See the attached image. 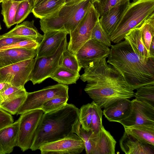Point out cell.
Masks as SVG:
<instances>
[{
    "label": "cell",
    "instance_id": "obj_15",
    "mask_svg": "<svg viewBox=\"0 0 154 154\" xmlns=\"http://www.w3.org/2000/svg\"><path fill=\"white\" fill-rule=\"evenodd\" d=\"M94 143L92 154H115L116 141L103 126L97 134L91 136Z\"/></svg>",
    "mask_w": 154,
    "mask_h": 154
},
{
    "label": "cell",
    "instance_id": "obj_37",
    "mask_svg": "<svg viewBox=\"0 0 154 154\" xmlns=\"http://www.w3.org/2000/svg\"><path fill=\"white\" fill-rule=\"evenodd\" d=\"M41 41L38 39L30 38L0 48V51L11 48H24L36 50L38 48Z\"/></svg>",
    "mask_w": 154,
    "mask_h": 154
},
{
    "label": "cell",
    "instance_id": "obj_22",
    "mask_svg": "<svg viewBox=\"0 0 154 154\" xmlns=\"http://www.w3.org/2000/svg\"><path fill=\"white\" fill-rule=\"evenodd\" d=\"M66 0H44L33 8L35 17L41 19L51 16L65 5Z\"/></svg>",
    "mask_w": 154,
    "mask_h": 154
},
{
    "label": "cell",
    "instance_id": "obj_25",
    "mask_svg": "<svg viewBox=\"0 0 154 154\" xmlns=\"http://www.w3.org/2000/svg\"><path fill=\"white\" fill-rule=\"evenodd\" d=\"M80 76L79 72L59 66L51 75L50 78L59 83L68 85L76 83Z\"/></svg>",
    "mask_w": 154,
    "mask_h": 154
},
{
    "label": "cell",
    "instance_id": "obj_11",
    "mask_svg": "<svg viewBox=\"0 0 154 154\" xmlns=\"http://www.w3.org/2000/svg\"><path fill=\"white\" fill-rule=\"evenodd\" d=\"M85 148L83 141L73 133L63 138L41 145L42 154H78Z\"/></svg>",
    "mask_w": 154,
    "mask_h": 154
},
{
    "label": "cell",
    "instance_id": "obj_26",
    "mask_svg": "<svg viewBox=\"0 0 154 154\" xmlns=\"http://www.w3.org/2000/svg\"><path fill=\"white\" fill-rule=\"evenodd\" d=\"M20 2L8 0L2 2L1 14L3 17V21L7 28H9L15 24L16 13Z\"/></svg>",
    "mask_w": 154,
    "mask_h": 154
},
{
    "label": "cell",
    "instance_id": "obj_34",
    "mask_svg": "<svg viewBox=\"0 0 154 154\" xmlns=\"http://www.w3.org/2000/svg\"><path fill=\"white\" fill-rule=\"evenodd\" d=\"M32 0H25L21 2L16 11L15 24H18L23 21L32 12Z\"/></svg>",
    "mask_w": 154,
    "mask_h": 154
},
{
    "label": "cell",
    "instance_id": "obj_48",
    "mask_svg": "<svg viewBox=\"0 0 154 154\" xmlns=\"http://www.w3.org/2000/svg\"><path fill=\"white\" fill-rule=\"evenodd\" d=\"M100 0H92V2L94 3L95 2H98Z\"/></svg>",
    "mask_w": 154,
    "mask_h": 154
},
{
    "label": "cell",
    "instance_id": "obj_7",
    "mask_svg": "<svg viewBox=\"0 0 154 154\" xmlns=\"http://www.w3.org/2000/svg\"><path fill=\"white\" fill-rule=\"evenodd\" d=\"M68 90V86L58 83L38 91L27 92L26 98L18 109L17 115H21L32 110L41 109L45 102L54 98L69 97Z\"/></svg>",
    "mask_w": 154,
    "mask_h": 154
},
{
    "label": "cell",
    "instance_id": "obj_6",
    "mask_svg": "<svg viewBox=\"0 0 154 154\" xmlns=\"http://www.w3.org/2000/svg\"><path fill=\"white\" fill-rule=\"evenodd\" d=\"M66 36L63 40L56 51L53 55L35 57L34 63L28 78L33 85L40 84L51 75L60 66L63 52L67 48Z\"/></svg>",
    "mask_w": 154,
    "mask_h": 154
},
{
    "label": "cell",
    "instance_id": "obj_4",
    "mask_svg": "<svg viewBox=\"0 0 154 154\" xmlns=\"http://www.w3.org/2000/svg\"><path fill=\"white\" fill-rule=\"evenodd\" d=\"M93 4L92 0H83L73 5H64L51 16L40 19V29L44 33L50 31L64 30L70 34Z\"/></svg>",
    "mask_w": 154,
    "mask_h": 154
},
{
    "label": "cell",
    "instance_id": "obj_31",
    "mask_svg": "<svg viewBox=\"0 0 154 154\" xmlns=\"http://www.w3.org/2000/svg\"><path fill=\"white\" fill-rule=\"evenodd\" d=\"M91 103L92 107V117L90 128L94 134H97L103 126V111L102 108L94 101Z\"/></svg>",
    "mask_w": 154,
    "mask_h": 154
},
{
    "label": "cell",
    "instance_id": "obj_40",
    "mask_svg": "<svg viewBox=\"0 0 154 154\" xmlns=\"http://www.w3.org/2000/svg\"><path fill=\"white\" fill-rule=\"evenodd\" d=\"M30 38H33L17 36H3L1 35L0 48Z\"/></svg>",
    "mask_w": 154,
    "mask_h": 154
},
{
    "label": "cell",
    "instance_id": "obj_27",
    "mask_svg": "<svg viewBox=\"0 0 154 154\" xmlns=\"http://www.w3.org/2000/svg\"><path fill=\"white\" fill-rule=\"evenodd\" d=\"M142 41L149 52L152 39L154 37V13L151 15L138 28Z\"/></svg>",
    "mask_w": 154,
    "mask_h": 154
},
{
    "label": "cell",
    "instance_id": "obj_47",
    "mask_svg": "<svg viewBox=\"0 0 154 154\" xmlns=\"http://www.w3.org/2000/svg\"><path fill=\"white\" fill-rule=\"evenodd\" d=\"M25 0H12L14 2H21Z\"/></svg>",
    "mask_w": 154,
    "mask_h": 154
},
{
    "label": "cell",
    "instance_id": "obj_39",
    "mask_svg": "<svg viewBox=\"0 0 154 154\" xmlns=\"http://www.w3.org/2000/svg\"><path fill=\"white\" fill-rule=\"evenodd\" d=\"M24 87L11 86L0 94L3 101L11 99L27 93Z\"/></svg>",
    "mask_w": 154,
    "mask_h": 154
},
{
    "label": "cell",
    "instance_id": "obj_20",
    "mask_svg": "<svg viewBox=\"0 0 154 154\" xmlns=\"http://www.w3.org/2000/svg\"><path fill=\"white\" fill-rule=\"evenodd\" d=\"M130 1L117 5L100 17L99 20L101 25L110 36L122 15L129 4Z\"/></svg>",
    "mask_w": 154,
    "mask_h": 154
},
{
    "label": "cell",
    "instance_id": "obj_18",
    "mask_svg": "<svg viewBox=\"0 0 154 154\" xmlns=\"http://www.w3.org/2000/svg\"><path fill=\"white\" fill-rule=\"evenodd\" d=\"M132 107L131 100L122 99L104 108L103 114L109 121L119 122L129 115Z\"/></svg>",
    "mask_w": 154,
    "mask_h": 154
},
{
    "label": "cell",
    "instance_id": "obj_16",
    "mask_svg": "<svg viewBox=\"0 0 154 154\" xmlns=\"http://www.w3.org/2000/svg\"><path fill=\"white\" fill-rule=\"evenodd\" d=\"M37 49L11 48L0 51V68L21 61L33 58Z\"/></svg>",
    "mask_w": 154,
    "mask_h": 154
},
{
    "label": "cell",
    "instance_id": "obj_51",
    "mask_svg": "<svg viewBox=\"0 0 154 154\" xmlns=\"http://www.w3.org/2000/svg\"><path fill=\"white\" fill-rule=\"evenodd\" d=\"M133 1L137 0H133Z\"/></svg>",
    "mask_w": 154,
    "mask_h": 154
},
{
    "label": "cell",
    "instance_id": "obj_10",
    "mask_svg": "<svg viewBox=\"0 0 154 154\" xmlns=\"http://www.w3.org/2000/svg\"><path fill=\"white\" fill-rule=\"evenodd\" d=\"M35 60V58H31L0 68V82L24 87L28 81Z\"/></svg>",
    "mask_w": 154,
    "mask_h": 154
},
{
    "label": "cell",
    "instance_id": "obj_1",
    "mask_svg": "<svg viewBox=\"0 0 154 154\" xmlns=\"http://www.w3.org/2000/svg\"><path fill=\"white\" fill-rule=\"evenodd\" d=\"M106 58L90 63L80 76L82 81L87 82L85 91L101 108L118 100L134 97V90L121 73L107 64Z\"/></svg>",
    "mask_w": 154,
    "mask_h": 154
},
{
    "label": "cell",
    "instance_id": "obj_49",
    "mask_svg": "<svg viewBox=\"0 0 154 154\" xmlns=\"http://www.w3.org/2000/svg\"><path fill=\"white\" fill-rule=\"evenodd\" d=\"M7 0H0V3L3 2L5 1H6Z\"/></svg>",
    "mask_w": 154,
    "mask_h": 154
},
{
    "label": "cell",
    "instance_id": "obj_35",
    "mask_svg": "<svg viewBox=\"0 0 154 154\" xmlns=\"http://www.w3.org/2000/svg\"><path fill=\"white\" fill-rule=\"evenodd\" d=\"M91 38L97 40L108 47H110L111 45L110 36L103 28L99 20L93 29Z\"/></svg>",
    "mask_w": 154,
    "mask_h": 154
},
{
    "label": "cell",
    "instance_id": "obj_42",
    "mask_svg": "<svg viewBox=\"0 0 154 154\" xmlns=\"http://www.w3.org/2000/svg\"><path fill=\"white\" fill-rule=\"evenodd\" d=\"M11 86V85L7 83L0 82V94L4 92Z\"/></svg>",
    "mask_w": 154,
    "mask_h": 154
},
{
    "label": "cell",
    "instance_id": "obj_38",
    "mask_svg": "<svg viewBox=\"0 0 154 154\" xmlns=\"http://www.w3.org/2000/svg\"><path fill=\"white\" fill-rule=\"evenodd\" d=\"M129 0H100L93 4L100 17L117 5Z\"/></svg>",
    "mask_w": 154,
    "mask_h": 154
},
{
    "label": "cell",
    "instance_id": "obj_46",
    "mask_svg": "<svg viewBox=\"0 0 154 154\" xmlns=\"http://www.w3.org/2000/svg\"><path fill=\"white\" fill-rule=\"evenodd\" d=\"M3 101V100L1 95H0V105Z\"/></svg>",
    "mask_w": 154,
    "mask_h": 154
},
{
    "label": "cell",
    "instance_id": "obj_12",
    "mask_svg": "<svg viewBox=\"0 0 154 154\" xmlns=\"http://www.w3.org/2000/svg\"><path fill=\"white\" fill-rule=\"evenodd\" d=\"M132 102L129 115L119 123L124 127L142 125H154V106L136 99Z\"/></svg>",
    "mask_w": 154,
    "mask_h": 154
},
{
    "label": "cell",
    "instance_id": "obj_3",
    "mask_svg": "<svg viewBox=\"0 0 154 154\" xmlns=\"http://www.w3.org/2000/svg\"><path fill=\"white\" fill-rule=\"evenodd\" d=\"M79 109L68 103L58 109L44 113L30 149L36 150L42 145L73 134V127L79 120Z\"/></svg>",
    "mask_w": 154,
    "mask_h": 154
},
{
    "label": "cell",
    "instance_id": "obj_5",
    "mask_svg": "<svg viewBox=\"0 0 154 154\" xmlns=\"http://www.w3.org/2000/svg\"><path fill=\"white\" fill-rule=\"evenodd\" d=\"M154 13V0H137L130 3L110 36L116 44L124 39L131 29L138 28Z\"/></svg>",
    "mask_w": 154,
    "mask_h": 154
},
{
    "label": "cell",
    "instance_id": "obj_17",
    "mask_svg": "<svg viewBox=\"0 0 154 154\" xmlns=\"http://www.w3.org/2000/svg\"><path fill=\"white\" fill-rule=\"evenodd\" d=\"M19 120L0 129V154H9L17 146Z\"/></svg>",
    "mask_w": 154,
    "mask_h": 154
},
{
    "label": "cell",
    "instance_id": "obj_32",
    "mask_svg": "<svg viewBox=\"0 0 154 154\" xmlns=\"http://www.w3.org/2000/svg\"><path fill=\"white\" fill-rule=\"evenodd\" d=\"M27 94V93L12 99L4 101L0 104V107L11 114H15L25 100Z\"/></svg>",
    "mask_w": 154,
    "mask_h": 154
},
{
    "label": "cell",
    "instance_id": "obj_19",
    "mask_svg": "<svg viewBox=\"0 0 154 154\" xmlns=\"http://www.w3.org/2000/svg\"><path fill=\"white\" fill-rule=\"evenodd\" d=\"M119 145L126 154H154V146L142 143L125 131Z\"/></svg>",
    "mask_w": 154,
    "mask_h": 154
},
{
    "label": "cell",
    "instance_id": "obj_50",
    "mask_svg": "<svg viewBox=\"0 0 154 154\" xmlns=\"http://www.w3.org/2000/svg\"><path fill=\"white\" fill-rule=\"evenodd\" d=\"M1 29H2V28H1L0 23V30Z\"/></svg>",
    "mask_w": 154,
    "mask_h": 154
},
{
    "label": "cell",
    "instance_id": "obj_24",
    "mask_svg": "<svg viewBox=\"0 0 154 154\" xmlns=\"http://www.w3.org/2000/svg\"><path fill=\"white\" fill-rule=\"evenodd\" d=\"M124 39L128 42L133 51L138 55L146 58L154 57L150 55L144 45L138 28L131 29L125 35Z\"/></svg>",
    "mask_w": 154,
    "mask_h": 154
},
{
    "label": "cell",
    "instance_id": "obj_28",
    "mask_svg": "<svg viewBox=\"0 0 154 154\" xmlns=\"http://www.w3.org/2000/svg\"><path fill=\"white\" fill-rule=\"evenodd\" d=\"M73 133L77 134L83 141L86 153L92 154L94 143L91 138L93 132L90 130L88 131L84 130L81 127L78 120L74 125Z\"/></svg>",
    "mask_w": 154,
    "mask_h": 154
},
{
    "label": "cell",
    "instance_id": "obj_36",
    "mask_svg": "<svg viewBox=\"0 0 154 154\" xmlns=\"http://www.w3.org/2000/svg\"><path fill=\"white\" fill-rule=\"evenodd\" d=\"M69 97H59L54 98L45 102L41 109L44 113L49 112L60 109L67 103Z\"/></svg>",
    "mask_w": 154,
    "mask_h": 154
},
{
    "label": "cell",
    "instance_id": "obj_23",
    "mask_svg": "<svg viewBox=\"0 0 154 154\" xmlns=\"http://www.w3.org/2000/svg\"><path fill=\"white\" fill-rule=\"evenodd\" d=\"M3 36H22L33 38L41 41L43 35L40 34L34 25V21H26L17 24L8 32L2 35Z\"/></svg>",
    "mask_w": 154,
    "mask_h": 154
},
{
    "label": "cell",
    "instance_id": "obj_29",
    "mask_svg": "<svg viewBox=\"0 0 154 154\" xmlns=\"http://www.w3.org/2000/svg\"><path fill=\"white\" fill-rule=\"evenodd\" d=\"M60 66L77 72H79L82 68L75 54L67 48L62 54Z\"/></svg>",
    "mask_w": 154,
    "mask_h": 154
},
{
    "label": "cell",
    "instance_id": "obj_45",
    "mask_svg": "<svg viewBox=\"0 0 154 154\" xmlns=\"http://www.w3.org/2000/svg\"><path fill=\"white\" fill-rule=\"evenodd\" d=\"M44 0H32L33 8L40 4Z\"/></svg>",
    "mask_w": 154,
    "mask_h": 154
},
{
    "label": "cell",
    "instance_id": "obj_14",
    "mask_svg": "<svg viewBox=\"0 0 154 154\" xmlns=\"http://www.w3.org/2000/svg\"><path fill=\"white\" fill-rule=\"evenodd\" d=\"M67 34V32L64 30L50 31L44 33L43 38L37 49L35 57L53 54Z\"/></svg>",
    "mask_w": 154,
    "mask_h": 154
},
{
    "label": "cell",
    "instance_id": "obj_9",
    "mask_svg": "<svg viewBox=\"0 0 154 154\" xmlns=\"http://www.w3.org/2000/svg\"><path fill=\"white\" fill-rule=\"evenodd\" d=\"M44 112L41 109L32 110L21 114L19 120L17 146L24 152L30 148Z\"/></svg>",
    "mask_w": 154,
    "mask_h": 154
},
{
    "label": "cell",
    "instance_id": "obj_30",
    "mask_svg": "<svg viewBox=\"0 0 154 154\" xmlns=\"http://www.w3.org/2000/svg\"><path fill=\"white\" fill-rule=\"evenodd\" d=\"M136 90L134 93L135 99L154 106V84L144 85Z\"/></svg>",
    "mask_w": 154,
    "mask_h": 154
},
{
    "label": "cell",
    "instance_id": "obj_8",
    "mask_svg": "<svg viewBox=\"0 0 154 154\" xmlns=\"http://www.w3.org/2000/svg\"><path fill=\"white\" fill-rule=\"evenodd\" d=\"M100 15L92 4L74 30L70 33L67 49L75 54L79 49L91 39L93 29Z\"/></svg>",
    "mask_w": 154,
    "mask_h": 154
},
{
    "label": "cell",
    "instance_id": "obj_43",
    "mask_svg": "<svg viewBox=\"0 0 154 154\" xmlns=\"http://www.w3.org/2000/svg\"><path fill=\"white\" fill-rule=\"evenodd\" d=\"M154 37L152 39L149 49V53L152 57H154Z\"/></svg>",
    "mask_w": 154,
    "mask_h": 154
},
{
    "label": "cell",
    "instance_id": "obj_41",
    "mask_svg": "<svg viewBox=\"0 0 154 154\" xmlns=\"http://www.w3.org/2000/svg\"><path fill=\"white\" fill-rule=\"evenodd\" d=\"M14 122L11 114L0 107V129Z\"/></svg>",
    "mask_w": 154,
    "mask_h": 154
},
{
    "label": "cell",
    "instance_id": "obj_33",
    "mask_svg": "<svg viewBox=\"0 0 154 154\" xmlns=\"http://www.w3.org/2000/svg\"><path fill=\"white\" fill-rule=\"evenodd\" d=\"M92 117V107L91 103L82 106L79 109V121L82 127L85 130L88 131L90 127Z\"/></svg>",
    "mask_w": 154,
    "mask_h": 154
},
{
    "label": "cell",
    "instance_id": "obj_44",
    "mask_svg": "<svg viewBox=\"0 0 154 154\" xmlns=\"http://www.w3.org/2000/svg\"><path fill=\"white\" fill-rule=\"evenodd\" d=\"M83 0H66L65 5H73L82 1Z\"/></svg>",
    "mask_w": 154,
    "mask_h": 154
},
{
    "label": "cell",
    "instance_id": "obj_2",
    "mask_svg": "<svg viewBox=\"0 0 154 154\" xmlns=\"http://www.w3.org/2000/svg\"><path fill=\"white\" fill-rule=\"evenodd\" d=\"M110 47L107 63L121 73L132 89L154 84V57L138 55L125 40Z\"/></svg>",
    "mask_w": 154,
    "mask_h": 154
},
{
    "label": "cell",
    "instance_id": "obj_13",
    "mask_svg": "<svg viewBox=\"0 0 154 154\" xmlns=\"http://www.w3.org/2000/svg\"><path fill=\"white\" fill-rule=\"evenodd\" d=\"M110 51L109 47L91 38L79 49L75 55L80 66L84 68L94 61L108 57Z\"/></svg>",
    "mask_w": 154,
    "mask_h": 154
},
{
    "label": "cell",
    "instance_id": "obj_21",
    "mask_svg": "<svg viewBox=\"0 0 154 154\" xmlns=\"http://www.w3.org/2000/svg\"><path fill=\"white\" fill-rule=\"evenodd\" d=\"M125 131L139 141L154 146V125H134L124 127Z\"/></svg>",
    "mask_w": 154,
    "mask_h": 154
}]
</instances>
